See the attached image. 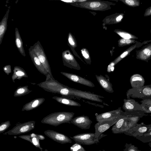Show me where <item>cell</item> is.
I'll use <instances>...</instances> for the list:
<instances>
[{"label": "cell", "mask_w": 151, "mask_h": 151, "mask_svg": "<svg viewBox=\"0 0 151 151\" xmlns=\"http://www.w3.org/2000/svg\"><path fill=\"white\" fill-rule=\"evenodd\" d=\"M139 120L137 116L131 115L123 112L121 117L113 125L111 131L114 134L124 133L135 126Z\"/></svg>", "instance_id": "obj_1"}, {"label": "cell", "mask_w": 151, "mask_h": 151, "mask_svg": "<svg viewBox=\"0 0 151 151\" xmlns=\"http://www.w3.org/2000/svg\"><path fill=\"white\" fill-rule=\"evenodd\" d=\"M74 114V113L73 112H55L44 117L41 121V122L54 126L63 123L70 124Z\"/></svg>", "instance_id": "obj_2"}, {"label": "cell", "mask_w": 151, "mask_h": 151, "mask_svg": "<svg viewBox=\"0 0 151 151\" xmlns=\"http://www.w3.org/2000/svg\"><path fill=\"white\" fill-rule=\"evenodd\" d=\"M122 113L121 116L117 117L111 119L103 120L96 123L94 126L95 137L99 140L102 137L107 136V135H104L103 133L113 125L121 117Z\"/></svg>", "instance_id": "obj_3"}, {"label": "cell", "mask_w": 151, "mask_h": 151, "mask_svg": "<svg viewBox=\"0 0 151 151\" xmlns=\"http://www.w3.org/2000/svg\"><path fill=\"white\" fill-rule=\"evenodd\" d=\"M35 122L31 121L17 124L12 129L4 133L5 134L16 135L27 133L34 129Z\"/></svg>", "instance_id": "obj_4"}, {"label": "cell", "mask_w": 151, "mask_h": 151, "mask_svg": "<svg viewBox=\"0 0 151 151\" xmlns=\"http://www.w3.org/2000/svg\"><path fill=\"white\" fill-rule=\"evenodd\" d=\"M33 50L35 54L43 65L48 73L53 77L50 64L41 44L38 41L33 45Z\"/></svg>", "instance_id": "obj_5"}, {"label": "cell", "mask_w": 151, "mask_h": 151, "mask_svg": "<svg viewBox=\"0 0 151 151\" xmlns=\"http://www.w3.org/2000/svg\"><path fill=\"white\" fill-rule=\"evenodd\" d=\"M70 138L76 143L85 145H90L99 142V140L95 137V133H85L78 134Z\"/></svg>", "instance_id": "obj_6"}, {"label": "cell", "mask_w": 151, "mask_h": 151, "mask_svg": "<svg viewBox=\"0 0 151 151\" xmlns=\"http://www.w3.org/2000/svg\"><path fill=\"white\" fill-rule=\"evenodd\" d=\"M151 124L145 125L144 124H137L135 126L126 131L124 133L134 137L142 136L144 134L149 132L150 131Z\"/></svg>", "instance_id": "obj_7"}, {"label": "cell", "mask_w": 151, "mask_h": 151, "mask_svg": "<svg viewBox=\"0 0 151 151\" xmlns=\"http://www.w3.org/2000/svg\"><path fill=\"white\" fill-rule=\"evenodd\" d=\"M45 134L53 140L61 144L71 143V140L65 134L52 130H47L44 132Z\"/></svg>", "instance_id": "obj_8"}, {"label": "cell", "mask_w": 151, "mask_h": 151, "mask_svg": "<svg viewBox=\"0 0 151 151\" xmlns=\"http://www.w3.org/2000/svg\"><path fill=\"white\" fill-rule=\"evenodd\" d=\"M62 57L64 65L77 70L81 69L79 64L68 50H65L62 52Z\"/></svg>", "instance_id": "obj_9"}, {"label": "cell", "mask_w": 151, "mask_h": 151, "mask_svg": "<svg viewBox=\"0 0 151 151\" xmlns=\"http://www.w3.org/2000/svg\"><path fill=\"white\" fill-rule=\"evenodd\" d=\"M60 73L70 81L90 87H93L94 84L91 81L76 74L66 72H61Z\"/></svg>", "instance_id": "obj_10"}, {"label": "cell", "mask_w": 151, "mask_h": 151, "mask_svg": "<svg viewBox=\"0 0 151 151\" xmlns=\"http://www.w3.org/2000/svg\"><path fill=\"white\" fill-rule=\"evenodd\" d=\"M122 112L121 107H119L116 109L101 114L96 113L95 114L96 119L97 122H99L104 120L113 119L121 116Z\"/></svg>", "instance_id": "obj_11"}, {"label": "cell", "mask_w": 151, "mask_h": 151, "mask_svg": "<svg viewBox=\"0 0 151 151\" xmlns=\"http://www.w3.org/2000/svg\"><path fill=\"white\" fill-rule=\"evenodd\" d=\"M92 123V121L89 117L85 115L76 116L73 118L71 121V123L84 129H89Z\"/></svg>", "instance_id": "obj_12"}, {"label": "cell", "mask_w": 151, "mask_h": 151, "mask_svg": "<svg viewBox=\"0 0 151 151\" xmlns=\"http://www.w3.org/2000/svg\"><path fill=\"white\" fill-rule=\"evenodd\" d=\"M28 50L30 57L36 68L40 73L46 77L49 74L35 54L33 46L30 47Z\"/></svg>", "instance_id": "obj_13"}, {"label": "cell", "mask_w": 151, "mask_h": 151, "mask_svg": "<svg viewBox=\"0 0 151 151\" xmlns=\"http://www.w3.org/2000/svg\"><path fill=\"white\" fill-rule=\"evenodd\" d=\"M151 58V43L143 47L136 52V58L147 61Z\"/></svg>", "instance_id": "obj_14"}, {"label": "cell", "mask_w": 151, "mask_h": 151, "mask_svg": "<svg viewBox=\"0 0 151 151\" xmlns=\"http://www.w3.org/2000/svg\"><path fill=\"white\" fill-rule=\"evenodd\" d=\"M80 5L83 7L94 10H101L106 9L107 4L99 1H93L81 2Z\"/></svg>", "instance_id": "obj_15"}, {"label": "cell", "mask_w": 151, "mask_h": 151, "mask_svg": "<svg viewBox=\"0 0 151 151\" xmlns=\"http://www.w3.org/2000/svg\"><path fill=\"white\" fill-rule=\"evenodd\" d=\"M96 78L98 82L102 88L106 92L112 93L114 92L112 85L109 79L101 75H95Z\"/></svg>", "instance_id": "obj_16"}, {"label": "cell", "mask_w": 151, "mask_h": 151, "mask_svg": "<svg viewBox=\"0 0 151 151\" xmlns=\"http://www.w3.org/2000/svg\"><path fill=\"white\" fill-rule=\"evenodd\" d=\"M38 134L32 133L29 134L20 135L19 137L30 142L35 147L39 148L41 151H43V149L40 145V140Z\"/></svg>", "instance_id": "obj_17"}, {"label": "cell", "mask_w": 151, "mask_h": 151, "mask_svg": "<svg viewBox=\"0 0 151 151\" xmlns=\"http://www.w3.org/2000/svg\"><path fill=\"white\" fill-rule=\"evenodd\" d=\"M45 101L43 98H37L32 100L24 105L22 111H29L38 107Z\"/></svg>", "instance_id": "obj_18"}, {"label": "cell", "mask_w": 151, "mask_h": 151, "mask_svg": "<svg viewBox=\"0 0 151 151\" xmlns=\"http://www.w3.org/2000/svg\"><path fill=\"white\" fill-rule=\"evenodd\" d=\"M124 103L123 108L126 111H131L140 108L142 111L141 105L138 104L134 100L132 99L124 100Z\"/></svg>", "instance_id": "obj_19"}, {"label": "cell", "mask_w": 151, "mask_h": 151, "mask_svg": "<svg viewBox=\"0 0 151 151\" xmlns=\"http://www.w3.org/2000/svg\"><path fill=\"white\" fill-rule=\"evenodd\" d=\"M145 79L141 75L136 74L132 75L130 78L131 86L133 88H139L143 86Z\"/></svg>", "instance_id": "obj_20"}, {"label": "cell", "mask_w": 151, "mask_h": 151, "mask_svg": "<svg viewBox=\"0 0 151 151\" xmlns=\"http://www.w3.org/2000/svg\"><path fill=\"white\" fill-rule=\"evenodd\" d=\"M10 8H8L5 14L0 22V45L2 43L4 35L7 29V22Z\"/></svg>", "instance_id": "obj_21"}, {"label": "cell", "mask_w": 151, "mask_h": 151, "mask_svg": "<svg viewBox=\"0 0 151 151\" xmlns=\"http://www.w3.org/2000/svg\"><path fill=\"white\" fill-rule=\"evenodd\" d=\"M13 73L12 76V79L13 82L15 83L16 79L20 80L22 78H27L28 76L24 69L18 66H15L13 70Z\"/></svg>", "instance_id": "obj_22"}, {"label": "cell", "mask_w": 151, "mask_h": 151, "mask_svg": "<svg viewBox=\"0 0 151 151\" xmlns=\"http://www.w3.org/2000/svg\"><path fill=\"white\" fill-rule=\"evenodd\" d=\"M142 45V42H138L134 44L131 46L127 49L113 62L115 65H116L122 60L129 55L134 49L136 48L139 47Z\"/></svg>", "instance_id": "obj_23"}, {"label": "cell", "mask_w": 151, "mask_h": 151, "mask_svg": "<svg viewBox=\"0 0 151 151\" xmlns=\"http://www.w3.org/2000/svg\"><path fill=\"white\" fill-rule=\"evenodd\" d=\"M15 42L16 46L20 54L25 57L26 54L23 46V42L19 30L17 27L15 28Z\"/></svg>", "instance_id": "obj_24"}, {"label": "cell", "mask_w": 151, "mask_h": 151, "mask_svg": "<svg viewBox=\"0 0 151 151\" xmlns=\"http://www.w3.org/2000/svg\"><path fill=\"white\" fill-rule=\"evenodd\" d=\"M52 99L55 100L58 102L67 106H81V104L78 102L67 98L62 97L55 96Z\"/></svg>", "instance_id": "obj_25"}, {"label": "cell", "mask_w": 151, "mask_h": 151, "mask_svg": "<svg viewBox=\"0 0 151 151\" xmlns=\"http://www.w3.org/2000/svg\"><path fill=\"white\" fill-rule=\"evenodd\" d=\"M28 87V86L18 87L14 92V96H21L29 93L32 91L29 90Z\"/></svg>", "instance_id": "obj_26"}, {"label": "cell", "mask_w": 151, "mask_h": 151, "mask_svg": "<svg viewBox=\"0 0 151 151\" xmlns=\"http://www.w3.org/2000/svg\"><path fill=\"white\" fill-rule=\"evenodd\" d=\"M115 32L122 38L126 39H137L138 38L130 33L121 30H116Z\"/></svg>", "instance_id": "obj_27"}, {"label": "cell", "mask_w": 151, "mask_h": 151, "mask_svg": "<svg viewBox=\"0 0 151 151\" xmlns=\"http://www.w3.org/2000/svg\"><path fill=\"white\" fill-rule=\"evenodd\" d=\"M138 42L134 39H126L122 38L118 40V45L119 47H122Z\"/></svg>", "instance_id": "obj_28"}, {"label": "cell", "mask_w": 151, "mask_h": 151, "mask_svg": "<svg viewBox=\"0 0 151 151\" xmlns=\"http://www.w3.org/2000/svg\"><path fill=\"white\" fill-rule=\"evenodd\" d=\"M141 105L143 111L147 113L151 112V100H146L142 101Z\"/></svg>", "instance_id": "obj_29"}, {"label": "cell", "mask_w": 151, "mask_h": 151, "mask_svg": "<svg viewBox=\"0 0 151 151\" xmlns=\"http://www.w3.org/2000/svg\"><path fill=\"white\" fill-rule=\"evenodd\" d=\"M121 1L127 5L131 7H137L140 5L139 0H122Z\"/></svg>", "instance_id": "obj_30"}, {"label": "cell", "mask_w": 151, "mask_h": 151, "mask_svg": "<svg viewBox=\"0 0 151 151\" xmlns=\"http://www.w3.org/2000/svg\"><path fill=\"white\" fill-rule=\"evenodd\" d=\"M138 139L144 142H151V130L142 136L136 137Z\"/></svg>", "instance_id": "obj_31"}, {"label": "cell", "mask_w": 151, "mask_h": 151, "mask_svg": "<svg viewBox=\"0 0 151 151\" xmlns=\"http://www.w3.org/2000/svg\"><path fill=\"white\" fill-rule=\"evenodd\" d=\"M70 150L71 151H86L81 144L76 143L71 146Z\"/></svg>", "instance_id": "obj_32"}, {"label": "cell", "mask_w": 151, "mask_h": 151, "mask_svg": "<svg viewBox=\"0 0 151 151\" xmlns=\"http://www.w3.org/2000/svg\"><path fill=\"white\" fill-rule=\"evenodd\" d=\"M10 125V122L9 121L1 123L0 124V133H3Z\"/></svg>", "instance_id": "obj_33"}, {"label": "cell", "mask_w": 151, "mask_h": 151, "mask_svg": "<svg viewBox=\"0 0 151 151\" xmlns=\"http://www.w3.org/2000/svg\"><path fill=\"white\" fill-rule=\"evenodd\" d=\"M81 51L82 54L86 60V62L88 64H90L91 63V59L88 52L87 50L86 49L83 48L81 50Z\"/></svg>", "instance_id": "obj_34"}, {"label": "cell", "mask_w": 151, "mask_h": 151, "mask_svg": "<svg viewBox=\"0 0 151 151\" xmlns=\"http://www.w3.org/2000/svg\"><path fill=\"white\" fill-rule=\"evenodd\" d=\"M124 151H140L137 148L131 144L126 143L125 145Z\"/></svg>", "instance_id": "obj_35"}, {"label": "cell", "mask_w": 151, "mask_h": 151, "mask_svg": "<svg viewBox=\"0 0 151 151\" xmlns=\"http://www.w3.org/2000/svg\"><path fill=\"white\" fill-rule=\"evenodd\" d=\"M68 42L70 45L73 47H76V44L75 40L72 35L69 33L68 36Z\"/></svg>", "instance_id": "obj_36"}, {"label": "cell", "mask_w": 151, "mask_h": 151, "mask_svg": "<svg viewBox=\"0 0 151 151\" xmlns=\"http://www.w3.org/2000/svg\"><path fill=\"white\" fill-rule=\"evenodd\" d=\"M124 14L122 13L119 14L115 17V22L117 23L121 22L123 18Z\"/></svg>", "instance_id": "obj_37"}, {"label": "cell", "mask_w": 151, "mask_h": 151, "mask_svg": "<svg viewBox=\"0 0 151 151\" xmlns=\"http://www.w3.org/2000/svg\"><path fill=\"white\" fill-rule=\"evenodd\" d=\"M3 69L4 72L7 75H9L12 72L11 66L9 65L4 66Z\"/></svg>", "instance_id": "obj_38"}, {"label": "cell", "mask_w": 151, "mask_h": 151, "mask_svg": "<svg viewBox=\"0 0 151 151\" xmlns=\"http://www.w3.org/2000/svg\"><path fill=\"white\" fill-rule=\"evenodd\" d=\"M143 93L146 96L151 95V88L147 87L144 88L143 91Z\"/></svg>", "instance_id": "obj_39"}, {"label": "cell", "mask_w": 151, "mask_h": 151, "mask_svg": "<svg viewBox=\"0 0 151 151\" xmlns=\"http://www.w3.org/2000/svg\"><path fill=\"white\" fill-rule=\"evenodd\" d=\"M60 1L66 3H73L76 2H82L86 1V0H60Z\"/></svg>", "instance_id": "obj_40"}, {"label": "cell", "mask_w": 151, "mask_h": 151, "mask_svg": "<svg viewBox=\"0 0 151 151\" xmlns=\"http://www.w3.org/2000/svg\"><path fill=\"white\" fill-rule=\"evenodd\" d=\"M144 15V17H147L151 15V6L146 9Z\"/></svg>", "instance_id": "obj_41"}, {"label": "cell", "mask_w": 151, "mask_h": 151, "mask_svg": "<svg viewBox=\"0 0 151 151\" xmlns=\"http://www.w3.org/2000/svg\"><path fill=\"white\" fill-rule=\"evenodd\" d=\"M115 65V64L113 62H111L108 67L107 71L108 72H110V70L112 71V70H113L114 68V66Z\"/></svg>", "instance_id": "obj_42"}, {"label": "cell", "mask_w": 151, "mask_h": 151, "mask_svg": "<svg viewBox=\"0 0 151 151\" xmlns=\"http://www.w3.org/2000/svg\"><path fill=\"white\" fill-rule=\"evenodd\" d=\"M151 42V40H146L144 41V42H142V45L144 44H146L149 42Z\"/></svg>", "instance_id": "obj_43"}, {"label": "cell", "mask_w": 151, "mask_h": 151, "mask_svg": "<svg viewBox=\"0 0 151 151\" xmlns=\"http://www.w3.org/2000/svg\"><path fill=\"white\" fill-rule=\"evenodd\" d=\"M45 151H48V150L47 149H45Z\"/></svg>", "instance_id": "obj_44"}, {"label": "cell", "mask_w": 151, "mask_h": 151, "mask_svg": "<svg viewBox=\"0 0 151 151\" xmlns=\"http://www.w3.org/2000/svg\"><path fill=\"white\" fill-rule=\"evenodd\" d=\"M99 151H105L104 150H100Z\"/></svg>", "instance_id": "obj_45"}, {"label": "cell", "mask_w": 151, "mask_h": 151, "mask_svg": "<svg viewBox=\"0 0 151 151\" xmlns=\"http://www.w3.org/2000/svg\"><path fill=\"white\" fill-rule=\"evenodd\" d=\"M150 32L151 33V30H150Z\"/></svg>", "instance_id": "obj_46"}, {"label": "cell", "mask_w": 151, "mask_h": 151, "mask_svg": "<svg viewBox=\"0 0 151 151\" xmlns=\"http://www.w3.org/2000/svg\"><path fill=\"white\" fill-rule=\"evenodd\" d=\"M151 130V129H150V130Z\"/></svg>", "instance_id": "obj_47"}]
</instances>
